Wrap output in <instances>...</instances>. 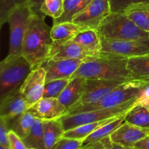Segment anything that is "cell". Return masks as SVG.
Returning a JSON list of instances; mask_svg holds the SVG:
<instances>
[{
    "label": "cell",
    "instance_id": "cell-20",
    "mask_svg": "<svg viewBox=\"0 0 149 149\" xmlns=\"http://www.w3.org/2000/svg\"><path fill=\"white\" fill-rule=\"evenodd\" d=\"M43 121V133L45 149H52L65 132L60 118Z\"/></svg>",
    "mask_w": 149,
    "mask_h": 149
},
{
    "label": "cell",
    "instance_id": "cell-3",
    "mask_svg": "<svg viewBox=\"0 0 149 149\" xmlns=\"http://www.w3.org/2000/svg\"><path fill=\"white\" fill-rule=\"evenodd\" d=\"M144 93L145 86L130 80L112 90L97 103L69 109L64 115L76 114L98 109H113L144 97Z\"/></svg>",
    "mask_w": 149,
    "mask_h": 149
},
{
    "label": "cell",
    "instance_id": "cell-40",
    "mask_svg": "<svg viewBox=\"0 0 149 149\" xmlns=\"http://www.w3.org/2000/svg\"><path fill=\"white\" fill-rule=\"evenodd\" d=\"M143 103H145V104L146 105L147 107H148V110H149V98L147 99V100H146L145 101L143 102Z\"/></svg>",
    "mask_w": 149,
    "mask_h": 149
},
{
    "label": "cell",
    "instance_id": "cell-22",
    "mask_svg": "<svg viewBox=\"0 0 149 149\" xmlns=\"http://www.w3.org/2000/svg\"><path fill=\"white\" fill-rule=\"evenodd\" d=\"M125 122L143 129L149 130V110L146 105L139 103L134 106L125 113Z\"/></svg>",
    "mask_w": 149,
    "mask_h": 149
},
{
    "label": "cell",
    "instance_id": "cell-42",
    "mask_svg": "<svg viewBox=\"0 0 149 149\" xmlns=\"http://www.w3.org/2000/svg\"><path fill=\"white\" fill-rule=\"evenodd\" d=\"M28 149H35V148H28Z\"/></svg>",
    "mask_w": 149,
    "mask_h": 149
},
{
    "label": "cell",
    "instance_id": "cell-15",
    "mask_svg": "<svg viewBox=\"0 0 149 149\" xmlns=\"http://www.w3.org/2000/svg\"><path fill=\"white\" fill-rule=\"evenodd\" d=\"M29 109L27 103L20 90L0 100V118L10 124Z\"/></svg>",
    "mask_w": 149,
    "mask_h": 149
},
{
    "label": "cell",
    "instance_id": "cell-37",
    "mask_svg": "<svg viewBox=\"0 0 149 149\" xmlns=\"http://www.w3.org/2000/svg\"><path fill=\"white\" fill-rule=\"evenodd\" d=\"M45 0H28V4L33 13H42L40 7Z\"/></svg>",
    "mask_w": 149,
    "mask_h": 149
},
{
    "label": "cell",
    "instance_id": "cell-33",
    "mask_svg": "<svg viewBox=\"0 0 149 149\" xmlns=\"http://www.w3.org/2000/svg\"><path fill=\"white\" fill-rule=\"evenodd\" d=\"M82 140L61 138L52 149H81L83 147Z\"/></svg>",
    "mask_w": 149,
    "mask_h": 149
},
{
    "label": "cell",
    "instance_id": "cell-5",
    "mask_svg": "<svg viewBox=\"0 0 149 149\" xmlns=\"http://www.w3.org/2000/svg\"><path fill=\"white\" fill-rule=\"evenodd\" d=\"M97 31L100 36L106 39L136 40L149 37V33L139 29L124 12H111Z\"/></svg>",
    "mask_w": 149,
    "mask_h": 149
},
{
    "label": "cell",
    "instance_id": "cell-13",
    "mask_svg": "<svg viewBox=\"0 0 149 149\" xmlns=\"http://www.w3.org/2000/svg\"><path fill=\"white\" fill-rule=\"evenodd\" d=\"M83 63L81 59L61 61L46 60L41 66L46 71V83L62 79H71Z\"/></svg>",
    "mask_w": 149,
    "mask_h": 149
},
{
    "label": "cell",
    "instance_id": "cell-39",
    "mask_svg": "<svg viewBox=\"0 0 149 149\" xmlns=\"http://www.w3.org/2000/svg\"><path fill=\"white\" fill-rule=\"evenodd\" d=\"M130 81H136V82L140 83L142 85H149V77H141V78L135 79H131Z\"/></svg>",
    "mask_w": 149,
    "mask_h": 149
},
{
    "label": "cell",
    "instance_id": "cell-27",
    "mask_svg": "<svg viewBox=\"0 0 149 149\" xmlns=\"http://www.w3.org/2000/svg\"><path fill=\"white\" fill-rule=\"evenodd\" d=\"M116 117H118V116H116ZM116 117L110 118V119H104V120L98 121V122H92V123L80 125V126L77 127L73 128V129L69 130L68 131H65L63 137H65V138H72V139L82 140V141H84L86 138H87L89 135H91L97 128H99L102 125H105V124L108 123V122H111Z\"/></svg>",
    "mask_w": 149,
    "mask_h": 149
},
{
    "label": "cell",
    "instance_id": "cell-16",
    "mask_svg": "<svg viewBox=\"0 0 149 149\" xmlns=\"http://www.w3.org/2000/svg\"><path fill=\"white\" fill-rule=\"evenodd\" d=\"M29 110L36 119L48 120L61 118L65 114L67 109L58 98L42 97L37 103L29 108Z\"/></svg>",
    "mask_w": 149,
    "mask_h": 149
},
{
    "label": "cell",
    "instance_id": "cell-1",
    "mask_svg": "<svg viewBox=\"0 0 149 149\" xmlns=\"http://www.w3.org/2000/svg\"><path fill=\"white\" fill-rule=\"evenodd\" d=\"M51 29L45 22V15L32 13L23 37L22 55L33 69L40 67L47 58L53 42Z\"/></svg>",
    "mask_w": 149,
    "mask_h": 149
},
{
    "label": "cell",
    "instance_id": "cell-19",
    "mask_svg": "<svg viewBox=\"0 0 149 149\" xmlns=\"http://www.w3.org/2000/svg\"><path fill=\"white\" fill-rule=\"evenodd\" d=\"M124 13L139 29L149 33V3L132 4Z\"/></svg>",
    "mask_w": 149,
    "mask_h": 149
},
{
    "label": "cell",
    "instance_id": "cell-6",
    "mask_svg": "<svg viewBox=\"0 0 149 149\" xmlns=\"http://www.w3.org/2000/svg\"><path fill=\"white\" fill-rule=\"evenodd\" d=\"M144 100L145 99L142 97L113 109H98L76 114L63 115L60 118V120L63 127L64 131L65 132L80 125L98 122L116 116H123L134 106L139 103H143Z\"/></svg>",
    "mask_w": 149,
    "mask_h": 149
},
{
    "label": "cell",
    "instance_id": "cell-30",
    "mask_svg": "<svg viewBox=\"0 0 149 149\" xmlns=\"http://www.w3.org/2000/svg\"><path fill=\"white\" fill-rule=\"evenodd\" d=\"M69 81L70 79H62L47 82L45 86L43 97L58 98Z\"/></svg>",
    "mask_w": 149,
    "mask_h": 149
},
{
    "label": "cell",
    "instance_id": "cell-25",
    "mask_svg": "<svg viewBox=\"0 0 149 149\" xmlns=\"http://www.w3.org/2000/svg\"><path fill=\"white\" fill-rule=\"evenodd\" d=\"M36 118L28 109L20 116L16 118L10 124V129L14 131L22 139L26 138L34 125Z\"/></svg>",
    "mask_w": 149,
    "mask_h": 149
},
{
    "label": "cell",
    "instance_id": "cell-32",
    "mask_svg": "<svg viewBox=\"0 0 149 149\" xmlns=\"http://www.w3.org/2000/svg\"><path fill=\"white\" fill-rule=\"evenodd\" d=\"M81 149H134L124 147L116 143L111 141V137L109 136L101 141L96 142L90 145L85 146Z\"/></svg>",
    "mask_w": 149,
    "mask_h": 149
},
{
    "label": "cell",
    "instance_id": "cell-21",
    "mask_svg": "<svg viewBox=\"0 0 149 149\" xmlns=\"http://www.w3.org/2000/svg\"><path fill=\"white\" fill-rule=\"evenodd\" d=\"M125 115L116 117L111 122H108L97 128L91 135H89L87 138L84 140L83 147L98 142L107 137L111 136V135L125 122Z\"/></svg>",
    "mask_w": 149,
    "mask_h": 149
},
{
    "label": "cell",
    "instance_id": "cell-26",
    "mask_svg": "<svg viewBox=\"0 0 149 149\" xmlns=\"http://www.w3.org/2000/svg\"><path fill=\"white\" fill-rule=\"evenodd\" d=\"M83 29L74 22H64L53 25L51 29V38L53 41L73 39Z\"/></svg>",
    "mask_w": 149,
    "mask_h": 149
},
{
    "label": "cell",
    "instance_id": "cell-7",
    "mask_svg": "<svg viewBox=\"0 0 149 149\" xmlns=\"http://www.w3.org/2000/svg\"><path fill=\"white\" fill-rule=\"evenodd\" d=\"M32 13L29 4H26L15 8L9 15L7 20L10 28L9 55H22L23 37Z\"/></svg>",
    "mask_w": 149,
    "mask_h": 149
},
{
    "label": "cell",
    "instance_id": "cell-11",
    "mask_svg": "<svg viewBox=\"0 0 149 149\" xmlns=\"http://www.w3.org/2000/svg\"><path fill=\"white\" fill-rule=\"evenodd\" d=\"M45 84L46 71L45 68L40 66L32 69L20 90L29 109L43 97Z\"/></svg>",
    "mask_w": 149,
    "mask_h": 149
},
{
    "label": "cell",
    "instance_id": "cell-17",
    "mask_svg": "<svg viewBox=\"0 0 149 149\" xmlns=\"http://www.w3.org/2000/svg\"><path fill=\"white\" fill-rule=\"evenodd\" d=\"M86 83L87 79H70V81L58 97V100L67 110L72 107L81 98L85 90Z\"/></svg>",
    "mask_w": 149,
    "mask_h": 149
},
{
    "label": "cell",
    "instance_id": "cell-23",
    "mask_svg": "<svg viewBox=\"0 0 149 149\" xmlns=\"http://www.w3.org/2000/svg\"><path fill=\"white\" fill-rule=\"evenodd\" d=\"M130 80L149 77V53L128 59Z\"/></svg>",
    "mask_w": 149,
    "mask_h": 149
},
{
    "label": "cell",
    "instance_id": "cell-28",
    "mask_svg": "<svg viewBox=\"0 0 149 149\" xmlns=\"http://www.w3.org/2000/svg\"><path fill=\"white\" fill-rule=\"evenodd\" d=\"M23 141L28 148L45 149L42 119H36L29 134Z\"/></svg>",
    "mask_w": 149,
    "mask_h": 149
},
{
    "label": "cell",
    "instance_id": "cell-14",
    "mask_svg": "<svg viewBox=\"0 0 149 149\" xmlns=\"http://www.w3.org/2000/svg\"><path fill=\"white\" fill-rule=\"evenodd\" d=\"M149 135V130L143 129L125 122L111 135V139L124 147L133 148L135 144Z\"/></svg>",
    "mask_w": 149,
    "mask_h": 149
},
{
    "label": "cell",
    "instance_id": "cell-29",
    "mask_svg": "<svg viewBox=\"0 0 149 149\" xmlns=\"http://www.w3.org/2000/svg\"><path fill=\"white\" fill-rule=\"evenodd\" d=\"M64 0H45L40 7L42 14L57 19L63 13Z\"/></svg>",
    "mask_w": 149,
    "mask_h": 149
},
{
    "label": "cell",
    "instance_id": "cell-8",
    "mask_svg": "<svg viewBox=\"0 0 149 149\" xmlns=\"http://www.w3.org/2000/svg\"><path fill=\"white\" fill-rule=\"evenodd\" d=\"M100 54L129 58L149 53V37L136 40L112 39L100 36Z\"/></svg>",
    "mask_w": 149,
    "mask_h": 149
},
{
    "label": "cell",
    "instance_id": "cell-31",
    "mask_svg": "<svg viewBox=\"0 0 149 149\" xmlns=\"http://www.w3.org/2000/svg\"><path fill=\"white\" fill-rule=\"evenodd\" d=\"M28 4V0H0V26L7 23L11 12L17 7Z\"/></svg>",
    "mask_w": 149,
    "mask_h": 149
},
{
    "label": "cell",
    "instance_id": "cell-24",
    "mask_svg": "<svg viewBox=\"0 0 149 149\" xmlns=\"http://www.w3.org/2000/svg\"><path fill=\"white\" fill-rule=\"evenodd\" d=\"M92 0H64L63 13L60 17L53 19V25L64 22H72L73 18L81 13Z\"/></svg>",
    "mask_w": 149,
    "mask_h": 149
},
{
    "label": "cell",
    "instance_id": "cell-4",
    "mask_svg": "<svg viewBox=\"0 0 149 149\" xmlns=\"http://www.w3.org/2000/svg\"><path fill=\"white\" fill-rule=\"evenodd\" d=\"M23 55H9L0 63V100L20 90L31 70Z\"/></svg>",
    "mask_w": 149,
    "mask_h": 149
},
{
    "label": "cell",
    "instance_id": "cell-10",
    "mask_svg": "<svg viewBox=\"0 0 149 149\" xmlns=\"http://www.w3.org/2000/svg\"><path fill=\"white\" fill-rule=\"evenodd\" d=\"M126 81H127L87 79L85 90L82 96L79 100L70 109L97 103L112 90Z\"/></svg>",
    "mask_w": 149,
    "mask_h": 149
},
{
    "label": "cell",
    "instance_id": "cell-36",
    "mask_svg": "<svg viewBox=\"0 0 149 149\" xmlns=\"http://www.w3.org/2000/svg\"><path fill=\"white\" fill-rule=\"evenodd\" d=\"M8 137L10 141V149H28L23 139L12 130H10L9 131Z\"/></svg>",
    "mask_w": 149,
    "mask_h": 149
},
{
    "label": "cell",
    "instance_id": "cell-18",
    "mask_svg": "<svg viewBox=\"0 0 149 149\" xmlns=\"http://www.w3.org/2000/svg\"><path fill=\"white\" fill-rule=\"evenodd\" d=\"M72 39L78 43L91 57L100 55L102 49L101 39L97 30L87 29L81 31Z\"/></svg>",
    "mask_w": 149,
    "mask_h": 149
},
{
    "label": "cell",
    "instance_id": "cell-9",
    "mask_svg": "<svg viewBox=\"0 0 149 149\" xmlns=\"http://www.w3.org/2000/svg\"><path fill=\"white\" fill-rule=\"evenodd\" d=\"M111 13L110 0H92L73 18L72 22L84 30H97L103 20Z\"/></svg>",
    "mask_w": 149,
    "mask_h": 149
},
{
    "label": "cell",
    "instance_id": "cell-41",
    "mask_svg": "<svg viewBox=\"0 0 149 149\" xmlns=\"http://www.w3.org/2000/svg\"><path fill=\"white\" fill-rule=\"evenodd\" d=\"M0 149H7V148H4V147H3V146H0Z\"/></svg>",
    "mask_w": 149,
    "mask_h": 149
},
{
    "label": "cell",
    "instance_id": "cell-38",
    "mask_svg": "<svg viewBox=\"0 0 149 149\" xmlns=\"http://www.w3.org/2000/svg\"><path fill=\"white\" fill-rule=\"evenodd\" d=\"M134 149H149V135L137 143Z\"/></svg>",
    "mask_w": 149,
    "mask_h": 149
},
{
    "label": "cell",
    "instance_id": "cell-34",
    "mask_svg": "<svg viewBox=\"0 0 149 149\" xmlns=\"http://www.w3.org/2000/svg\"><path fill=\"white\" fill-rule=\"evenodd\" d=\"M141 3H149V0H110L111 12H124L129 6Z\"/></svg>",
    "mask_w": 149,
    "mask_h": 149
},
{
    "label": "cell",
    "instance_id": "cell-12",
    "mask_svg": "<svg viewBox=\"0 0 149 149\" xmlns=\"http://www.w3.org/2000/svg\"><path fill=\"white\" fill-rule=\"evenodd\" d=\"M89 57L91 56L78 43L70 39L53 41L47 60H84Z\"/></svg>",
    "mask_w": 149,
    "mask_h": 149
},
{
    "label": "cell",
    "instance_id": "cell-2",
    "mask_svg": "<svg viewBox=\"0 0 149 149\" xmlns=\"http://www.w3.org/2000/svg\"><path fill=\"white\" fill-rule=\"evenodd\" d=\"M127 61V58L103 54L97 57H89L83 60L71 79L130 81Z\"/></svg>",
    "mask_w": 149,
    "mask_h": 149
},
{
    "label": "cell",
    "instance_id": "cell-35",
    "mask_svg": "<svg viewBox=\"0 0 149 149\" xmlns=\"http://www.w3.org/2000/svg\"><path fill=\"white\" fill-rule=\"evenodd\" d=\"M8 123L2 118H0V146L7 149H10L8 133L10 131Z\"/></svg>",
    "mask_w": 149,
    "mask_h": 149
}]
</instances>
